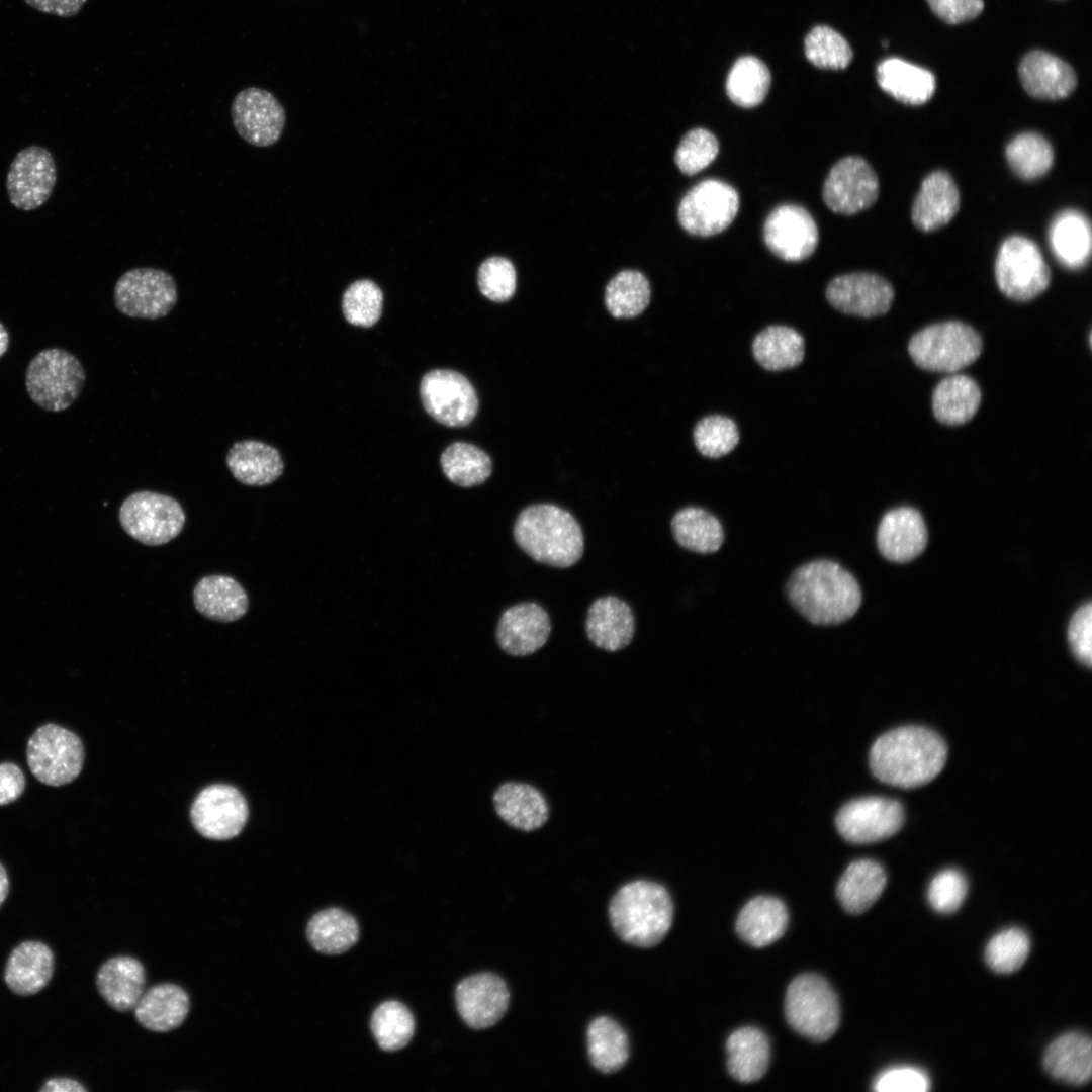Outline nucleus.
Segmentation results:
<instances>
[{
	"instance_id": "nucleus-1",
	"label": "nucleus",
	"mask_w": 1092,
	"mask_h": 1092,
	"mask_svg": "<svg viewBox=\"0 0 1092 1092\" xmlns=\"http://www.w3.org/2000/svg\"><path fill=\"white\" fill-rule=\"evenodd\" d=\"M947 747L934 731L905 726L880 736L870 750L874 776L883 783L911 789L932 781L943 768Z\"/></svg>"
},
{
	"instance_id": "nucleus-2",
	"label": "nucleus",
	"mask_w": 1092,
	"mask_h": 1092,
	"mask_svg": "<svg viewBox=\"0 0 1092 1092\" xmlns=\"http://www.w3.org/2000/svg\"><path fill=\"white\" fill-rule=\"evenodd\" d=\"M786 589L794 608L816 625L843 623L861 604L856 579L831 560H814L800 566L791 575Z\"/></svg>"
},
{
	"instance_id": "nucleus-3",
	"label": "nucleus",
	"mask_w": 1092,
	"mask_h": 1092,
	"mask_svg": "<svg viewBox=\"0 0 1092 1092\" xmlns=\"http://www.w3.org/2000/svg\"><path fill=\"white\" fill-rule=\"evenodd\" d=\"M517 544L534 560L555 567H569L581 558L583 535L575 518L551 504L523 510L514 526Z\"/></svg>"
},
{
	"instance_id": "nucleus-4",
	"label": "nucleus",
	"mask_w": 1092,
	"mask_h": 1092,
	"mask_svg": "<svg viewBox=\"0 0 1092 1092\" xmlns=\"http://www.w3.org/2000/svg\"><path fill=\"white\" fill-rule=\"evenodd\" d=\"M609 915L622 940L639 947H652L667 934L673 906L663 886L638 880L618 890L610 903Z\"/></svg>"
},
{
	"instance_id": "nucleus-5",
	"label": "nucleus",
	"mask_w": 1092,
	"mask_h": 1092,
	"mask_svg": "<svg viewBox=\"0 0 1092 1092\" xmlns=\"http://www.w3.org/2000/svg\"><path fill=\"white\" fill-rule=\"evenodd\" d=\"M982 350L978 332L958 321L929 325L914 334L908 344L913 362L932 372H958L974 363Z\"/></svg>"
},
{
	"instance_id": "nucleus-6",
	"label": "nucleus",
	"mask_w": 1092,
	"mask_h": 1092,
	"mask_svg": "<svg viewBox=\"0 0 1092 1092\" xmlns=\"http://www.w3.org/2000/svg\"><path fill=\"white\" fill-rule=\"evenodd\" d=\"M86 380L80 360L60 348L44 349L29 362L25 386L30 399L49 412L70 407L79 397Z\"/></svg>"
},
{
	"instance_id": "nucleus-7",
	"label": "nucleus",
	"mask_w": 1092,
	"mask_h": 1092,
	"mask_svg": "<svg viewBox=\"0 0 1092 1092\" xmlns=\"http://www.w3.org/2000/svg\"><path fill=\"white\" fill-rule=\"evenodd\" d=\"M785 1012L793 1029L816 1041L830 1038L840 1020L835 992L815 974H803L791 982L786 993Z\"/></svg>"
},
{
	"instance_id": "nucleus-8",
	"label": "nucleus",
	"mask_w": 1092,
	"mask_h": 1092,
	"mask_svg": "<svg viewBox=\"0 0 1092 1092\" xmlns=\"http://www.w3.org/2000/svg\"><path fill=\"white\" fill-rule=\"evenodd\" d=\"M994 270L1000 291L1016 301L1037 297L1051 282V271L1040 249L1024 236H1011L1002 242Z\"/></svg>"
},
{
	"instance_id": "nucleus-9",
	"label": "nucleus",
	"mask_w": 1092,
	"mask_h": 1092,
	"mask_svg": "<svg viewBox=\"0 0 1092 1092\" xmlns=\"http://www.w3.org/2000/svg\"><path fill=\"white\" fill-rule=\"evenodd\" d=\"M186 516L174 497L150 490L129 494L119 509L123 530L148 546L166 544L182 531Z\"/></svg>"
},
{
	"instance_id": "nucleus-10",
	"label": "nucleus",
	"mask_w": 1092,
	"mask_h": 1092,
	"mask_svg": "<svg viewBox=\"0 0 1092 1092\" xmlns=\"http://www.w3.org/2000/svg\"><path fill=\"white\" fill-rule=\"evenodd\" d=\"M84 757L80 738L56 724L40 726L27 742L29 769L39 782L49 786L58 787L75 780L82 770Z\"/></svg>"
},
{
	"instance_id": "nucleus-11",
	"label": "nucleus",
	"mask_w": 1092,
	"mask_h": 1092,
	"mask_svg": "<svg viewBox=\"0 0 1092 1092\" xmlns=\"http://www.w3.org/2000/svg\"><path fill=\"white\" fill-rule=\"evenodd\" d=\"M113 299L117 310L126 316L159 320L175 307L178 290L174 277L167 271L140 267L117 279Z\"/></svg>"
},
{
	"instance_id": "nucleus-12",
	"label": "nucleus",
	"mask_w": 1092,
	"mask_h": 1092,
	"mask_svg": "<svg viewBox=\"0 0 1092 1092\" xmlns=\"http://www.w3.org/2000/svg\"><path fill=\"white\" fill-rule=\"evenodd\" d=\"M739 209V195L730 184L706 179L693 186L677 209L680 225L698 237H710L726 230Z\"/></svg>"
},
{
	"instance_id": "nucleus-13",
	"label": "nucleus",
	"mask_w": 1092,
	"mask_h": 1092,
	"mask_svg": "<svg viewBox=\"0 0 1092 1092\" xmlns=\"http://www.w3.org/2000/svg\"><path fill=\"white\" fill-rule=\"evenodd\" d=\"M426 412L447 427H464L476 416L478 398L470 381L459 372L436 369L426 373L420 384Z\"/></svg>"
},
{
	"instance_id": "nucleus-14",
	"label": "nucleus",
	"mask_w": 1092,
	"mask_h": 1092,
	"mask_svg": "<svg viewBox=\"0 0 1092 1092\" xmlns=\"http://www.w3.org/2000/svg\"><path fill=\"white\" fill-rule=\"evenodd\" d=\"M57 181V167L51 152L31 145L13 158L7 175L6 190L10 203L17 209L31 211L42 206L51 197Z\"/></svg>"
},
{
	"instance_id": "nucleus-15",
	"label": "nucleus",
	"mask_w": 1092,
	"mask_h": 1092,
	"mask_svg": "<svg viewBox=\"0 0 1092 1092\" xmlns=\"http://www.w3.org/2000/svg\"><path fill=\"white\" fill-rule=\"evenodd\" d=\"M904 823L900 802L884 797H864L845 804L835 824L840 835L857 844L873 843L897 833Z\"/></svg>"
},
{
	"instance_id": "nucleus-16",
	"label": "nucleus",
	"mask_w": 1092,
	"mask_h": 1092,
	"mask_svg": "<svg viewBox=\"0 0 1092 1092\" xmlns=\"http://www.w3.org/2000/svg\"><path fill=\"white\" fill-rule=\"evenodd\" d=\"M879 191V179L872 166L860 157L848 156L831 168L822 194L833 212L853 215L871 207Z\"/></svg>"
},
{
	"instance_id": "nucleus-17",
	"label": "nucleus",
	"mask_w": 1092,
	"mask_h": 1092,
	"mask_svg": "<svg viewBox=\"0 0 1092 1092\" xmlns=\"http://www.w3.org/2000/svg\"><path fill=\"white\" fill-rule=\"evenodd\" d=\"M231 115L237 133L260 148L272 146L280 139L286 119L284 107L273 93L255 86L236 94Z\"/></svg>"
},
{
	"instance_id": "nucleus-18",
	"label": "nucleus",
	"mask_w": 1092,
	"mask_h": 1092,
	"mask_svg": "<svg viewBox=\"0 0 1092 1092\" xmlns=\"http://www.w3.org/2000/svg\"><path fill=\"white\" fill-rule=\"evenodd\" d=\"M249 815L241 792L230 785L215 784L203 789L191 807V820L204 837L226 840L237 836Z\"/></svg>"
},
{
	"instance_id": "nucleus-19",
	"label": "nucleus",
	"mask_w": 1092,
	"mask_h": 1092,
	"mask_svg": "<svg viewBox=\"0 0 1092 1092\" xmlns=\"http://www.w3.org/2000/svg\"><path fill=\"white\" fill-rule=\"evenodd\" d=\"M763 240L777 257L798 262L814 253L819 233L813 216L804 207L782 204L767 215L763 224Z\"/></svg>"
},
{
	"instance_id": "nucleus-20",
	"label": "nucleus",
	"mask_w": 1092,
	"mask_h": 1092,
	"mask_svg": "<svg viewBox=\"0 0 1092 1092\" xmlns=\"http://www.w3.org/2000/svg\"><path fill=\"white\" fill-rule=\"evenodd\" d=\"M894 297V288L888 280L866 272L837 276L826 288V298L835 309L861 317L886 313Z\"/></svg>"
},
{
	"instance_id": "nucleus-21",
	"label": "nucleus",
	"mask_w": 1092,
	"mask_h": 1092,
	"mask_svg": "<svg viewBox=\"0 0 1092 1092\" xmlns=\"http://www.w3.org/2000/svg\"><path fill=\"white\" fill-rule=\"evenodd\" d=\"M456 1007L462 1020L473 1029H485L502 1019L510 1001L505 981L492 973H479L462 980L455 990Z\"/></svg>"
},
{
	"instance_id": "nucleus-22",
	"label": "nucleus",
	"mask_w": 1092,
	"mask_h": 1092,
	"mask_svg": "<svg viewBox=\"0 0 1092 1092\" xmlns=\"http://www.w3.org/2000/svg\"><path fill=\"white\" fill-rule=\"evenodd\" d=\"M551 624L547 612L536 603H522L507 609L496 628L500 648L514 656L536 652L548 640Z\"/></svg>"
},
{
	"instance_id": "nucleus-23",
	"label": "nucleus",
	"mask_w": 1092,
	"mask_h": 1092,
	"mask_svg": "<svg viewBox=\"0 0 1092 1092\" xmlns=\"http://www.w3.org/2000/svg\"><path fill=\"white\" fill-rule=\"evenodd\" d=\"M881 554L893 562H908L920 555L927 544V530L920 513L909 507L889 511L877 533Z\"/></svg>"
},
{
	"instance_id": "nucleus-24",
	"label": "nucleus",
	"mask_w": 1092,
	"mask_h": 1092,
	"mask_svg": "<svg viewBox=\"0 0 1092 1092\" xmlns=\"http://www.w3.org/2000/svg\"><path fill=\"white\" fill-rule=\"evenodd\" d=\"M1018 74L1024 90L1037 99L1066 98L1077 85L1076 73L1068 63L1039 50L1031 51L1022 58Z\"/></svg>"
},
{
	"instance_id": "nucleus-25",
	"label": "nucleus",
	"mask_w": 1092,
	"mask_h": 1092,
	"mask_svg": "<svg viewBox=\"0 0 1092 1092\" xmlns=\"http://www.w3.org/2000/svg\"><path fill=\"white\" fill-rule=\"evenodd\" d=\"M960 208V192L945 171L928 174L921 183L912 205L911 218L922 232H933L947 224Z\"/></svg>"
},
{
	"instance_id": "nucleus-26",
	"label": "nucleus",
	"mask_w": 1092,
	"mask_h": 1092,
	"mask_svg": "<svg viewBox=\"0 0 1092 1092\" xmlns=\"http://www.w3.org/2000/svg\"><path fill=\"white\" fill-rule=\"evenodd\" d=\"M233 477L248 486H264L276 481L284 471L280 452L273 446L253 439L235 442L225 457Z\"/></svg>"
},
{
	"instance_id": "nucleus-27",
	"label": "nucleus",
	"mask_w": 1092,
	"mask_h": 1092,
	"mask_svg": "<svg viewBox=\"0 0 1092 1092\" xmlns=\"http://www.w3.org/2000/svg\"><path fill=\"white\" fill-rule=\"evenodd\" d=\"M145 968L130 956L110 958L96 976L98 992L110 1007L120 1012L134 1008L145 992Z\"/></svg>"
},
{
	"instance_id": "nucleus-28",
	"label": "nucleus",
	"mask_w": 1092,
	"mask_h": 1092,
	"mask_svg": "<svg viewBox=\"0 0 1092 1092\" xmlns=\"http://www.w3.org/2000/svg\"><path fill=\"white\" fill-rule=\"evenodd\" d=\"M585 629L596 646L607 651H618L631 642L635 620L627 603L616 597H603L589 607Z\"/></svg>"
},
{
	"instance_id": "nucleus-29",
	"label": "nucleus",
	"mask_w": 1092,
	"mask_h": 1092,
	"mask_svg": "<svg viewBox=\"0 0 1092 1092\" xmlns=\"http://www.w3.org/2000/svg\"><path fill=\"white\" fill-rule=\"evenodd\" d=\"M54 954L40 941H24L10 953L4 980L11 991L28 996L42 990L54 973Z\"/></svg>"
},
{
	"instance_id": "nucleus-30",
	"label": "nucleus",
	"mask_w": 1092,
	"mask_h": 1092,
	"mask_svg": "<svg viewBox=\"0 0 1092 1092\" xmlns=\"http://www.w3.org/2000/svg\"><path fill=\"white\" fill-rule=\"evenodd\" d=\"M190 1008L187 992L172 983H162L146 990L134 1006L138 1022L154 1032H168L179 1027Z\"/></svg>"
},
{
	"instance_id": "nucleus-31",
	"label": "nucleus",
	"mask_w": 1092,
	"mask_h": 1092,
	"mask_svg": "<svg viewBox=\"0 0 1092 1092\" xmlns=\"http://www.w3.org/2000/svg\"><path fill=\"white\" fill-rule=\"evenodd\" d=\"M1043 1067L1056 1080L1068 1085H1084L1092 1074V1043L1082 1032H1068L1049 1044Z\"/></svg>"
},
{
	"instance_id": "nucleus-32",
	"label": "nucleus",
	"mask_w": 1092,
	"mask_h": 1092,
	"mask_svg": "<svg viewBox=\"0 0 1092 1092\" xmlns=\"http://www.w3.org/2000/svg\"><path fill=\"white\" fill-rule=\"evenodd\" d=\"M193 603L202 616L222 623L239 620L249 608L244 587L223 574L202 577L193 589Z\"/></svg>"
},
{
	"instance_id": "nucleus-33",
	"label": "nucleus",
	"mask_w": 1092,
	"mask_h": 1092,
	"mask_svg": "<svg viewBox=\"0 0 1092 1092\" xmlns=\"http://www.w3.org/2000/svg\"><path fill=\"white\" fill-rule=\"evenodd\" d=\"M876 76L879 86L904 104H924L936 88L935 77L930 71L899 58L882 61Z\"/></svg>"
},
{
	"instance_id": "nucleus-34",
	"label": "nucleus",
	"mask_w": 1092,
	"mask_h": 1092,
	"mask_svg": "<svg viewBox=\"0 0 1092 1092\" xmlns=\"http://www.w3.org/2000/svg\"><path fill=\"white\" fill-rule=\"evenodd\" d=\"M1049 243L1061 265L1068 269L1084 267L1090 259L1092 247L1088 217L1076 209L1060 212L1050 225Z\"/></svg>"
},
{
	"instance_id": "nucleus-35",
	"label": "nucleus",
	"mask_w": 1092,
	"mask_h": 1092,
	"mask_svg": "<svg viewBox=\"0 0 1092 1092\" xmlns=\"http://www.w3.org/2000/svg\"><path fill=\"white\" fill-rule=\"evenodd\" d=\"M493 804L506 823L523 831L540 828L549 815L545 798L529 784L507 782L500 785L493 795Z\"/></svg>"
},
{
	"instance_id": "nucleus-36",
	"label": "nucleus",
	"mask_w": 1092,
	"mask_h": 1092,
	"mask_svg": "<svg viewBox=\"0 0 1092 1092\" xmlns=\"http://www.w3.org/2000/svg\"><path fill=\"white\" fill-rule=\"evenodd\" d=\"M788 919L787 908L781 900L760 896L742 908L736 920V931L746 943L763 947L785 933Z\"/></svg>"
},
{
	"instance_id": "nucleus-37",
	"label": "nucleus",
	"mask_w": 1092,
	"mask_h": 1092,
	"mask_svg": "<svg viewBox=\"0 0 1092 1092\" xmlns=\"http://www.w3.org/2000/svg\"><path fill=\"white\" fill-rule=\"evenodd\" d=\"M886 883V872L879 862L858 859L844 871L837 884L836 895L845 911L860 914L878 900Z\"/></svg>"
},
{
	"instance_id": "nucleus-38",
	"label": "nucleus",
	"mask_w": 1092,
	"mask_h": 1092,
	"mask_svg": "<svg viewBox=\"0 0 1092 1092\" xmlns=\"http://www.w3.org/2000/svg\"><path fill=\"white\" fill-rule=\"evenodd\" d=\"M981 397V389L973 378L964 374H951L943 378L933 390V415L944 425L965 424L977 413Z\"/></svg>"
},
{
	"instance_id": "nucleus-39",
	"label": "nucleus",
	"mask_w": 1092,
	"mask_h": 1092,
	"mask_svg": "<svg viewBox=\"0 0 1092 1092\" xmlns=\"http://www.w3.org/2000/svg\"><path fill=\"white\" fill-rule=\"evenodd\" d=\"M727 1066L738 1081L750 1083L766 1073L769 1064V1043L765 1034L755 1027H742L728 1038Z\"/></svg>"
},
{
	"instance_id": "nucleus-40",
	"label": "nucleus",
	"mask_w": 1092,
	"mask_h": 1092,
	"mask_svg": "<svg viewBox=\"0 0 1092 1092\" xmlns=\"http://www.w3.org/2000/svg\"><path fill=\"white\" fill-rule=\"evenodd\" d=\"M310 945L324 954H340L350 949L359 938L355 918L339 908H329L314 914L306 927Z\"/></svg>"
},
{
	"instance_id": "nucleus-41",
	"label": "nucleus",
	"mask_w": 1092,
	"mask_h": 1092,
	"mask_svg": "<svg viewBox=\"0 0 1092 1092\" xmlns=\"http://www.w3.org/2000/svg\"><path fill=\"white\" fill-rule=\"evenodd\" d=\"M755 360L766 370L781 371L798 366L804 358L803 337L787 326H769L756 335L752 344Z\"/></svg>"
},
{
	"instance_id": "nucleus-42",
	"label": "nucleus",
	"mask_w": 1092,
	"mask_h": 1092,
	"mask_svg": "<svg viewBox=\"0 0 1092 1092\" xmlns=\"http://www.w3.org/2000/svg\"><path fill=\"white\" fill-rule=\"evenodd\" d=\"M675 541L684 548L702 554L716 552L724 541V531L719 520L706 510L688 507L679 510L671 520Z\"/></svg>"
},
{
	"instance_id": "nucleus-43",
	"label": "nucleus",
	"mask_w": 1092,
	"mask_h": 1092,
	"mask_svg": "<svg viewBox=\"0 0 1092 1092\" xmlns=\"http://www.w3.org/2000/svg\"><path fill=\"white\" fill-rule=\"evenodd\" d=\"M587 1048L593 1066L610 1074L623 1068L629 1059V1040L624 1029L613 1019L601 1016L587 1028Z\"/></svg>"
},
{
	"instance_id": "nucleus-44",
	"label": "nucleus",
	"mask_w": 1092,
	"mask_h": 1092,
	"mask_svg": "<svg viewBox=\"0 0 1092 1092\" xmlns=\"http://www.w3.org/2000/svg\"><path fill=\"white\" fill-rule=\"evenodd\" d=\"M767 66L754 56L739 58L728 73L726 93L738 106L750 108L759 105L770 86Z\"/></svg>"
},
{
	"instance_id": "nucleus-45",
	"label": "nucleus",
	"mask_w": 1092,
	"mask_h": 1092,
	"mask_svg": "<svg viewBox=\"0 0 1092 1092\" xmlns=\"http://www.w3.org/2000/svg\"><path fill=\"white\" fill-rule=\"evenodd\" d=\"M440 464L445 476L462 487L483 483L491 474L490 457L480 448L465 442H455L441 455Z\"/></svg>"
},
{
	"instance_id": "nucleus-46",
	"label": "nucleus",
	"mask_w": 1092,
	"mask_h": 1092,
	"mask_svg": "<svg viewBox=\"0 0 1092 1092\" xmlns=\"http://www.w3.org/2000/svg\"><path fill=\"white\" fill-rule=\"evenodd\" d=\"M1005 156L1012 171L1027 181L1045 175L1054 162L1052 145L1036 132H1022L1014 136L1006 146Z\"/></svg>"
},
{
	"instance_id": "nucleus-47",
	"label": "nucleus",
	"mask_w": 1092,
	"mask_h": 1092,
	"mask_svg": "<svg viewBox=\"0 0 1092 1092\" xmlns=\"http://www.w3.org/2000/svg\"><path fill=\"white\" fill-rule=\"evenodd\" d=\"M650 285L646 277L635 270H624L608 283L605 303L617 318H630L644 311L650 301Z\"/></svg>"
},
{
	"instance_id": "nucleus-48",
	"label": "nucleus",
	"mask_w": 1092,
	"mask_h": 1092,
	"mask_svg": "<svg viewBox=\"0 0 1092 1092\" xmlns=\"http://www.w3.org/2000/svg\"><path fill=\"white\" fill-rule=\"evenodd\" d=\"M370 1027L381 1050L395 1052L406 1046L413 1038L415 1020L405 1005L386 1001L374 1010Z\"/></svg>"
},
{
	"instance_id": "nucleus-49",
	"label": "nucleus",
	"mask_w": 1092,
	"mask_h": 1092,
	"mask_svg": "<svg viewBox=\"0 0 1092 1092\" xmlns=\"http://www.w3.org/2000/svg\"><path fill=\"white\" fill-rule=\"evenodd\" d=\"M804 51L817 68L841 70L852 60V50L846 39L826 25L814 27L806 36Z\"/></svg>"
},
{
	"instance_id": "nucleus-50",
	"label": "nucleus",
	"mask_w": 1092,
	"mask_h": 1092,
	"mask_svg": "<svg viewBox=\"0 0 1092 1092\" xmlns=\"http://www.w3.org/2000/svg\"><path fill=\"white\" fill-rule=\"evenodd\" d=\"M1030 949V939L1025 931L1017 927L1003 929L987 943L985 961L995 972L1010 974L1026 961Z\"/></svg>"
},
{
	"instance_id": "nucleus-51",
	"label": "nucleus",
	"mask_w": 1092,
	"mask_h": 1092,
	"mask_svg": "<svg viewBox=\"0 0 1092 1092\" xmlns=\"http://www.w3.org/2000/svg\"><path fill=\"white\" fill-rule=\"evenodd\" d=\"M383 293L371 280L352 283L342 299L345 318L354 326L369 328L376 324L382 312Z\"/></svg>"
},
{
	"instance_id": "nucleus-52",
	"label": "nucleus",
	"mask_w": 1092,
	"mask_h": 1092,
	"mask_svg": "<svg viewBox=\"0 0 1092 1092\" xmlns=\"http://www.w3.org/2000/svg\"><path fill=\"white\" fill-rule=\"evenodd\" d=\"M694 441L699 452L709 458H719L730 453L739 442L736 424L721 415L702 419L694 429Z\"/></svg>"
},
{
	"instance_id": "nucleus-53",
	"label": "nucleus",
	"mask_w": 1092,
	"mask_h": 1092,
	"mask_svg": "<svg viewBox=\"0 0 1092 1092\" xmlns=\"http://www.w3.org/2000/svg\"><path fill=\"white\" fill-rule=\"evenodd\" d=\"M718 152V140L711 131L694 128L680 141L674 161L684 174L692 176L707 168L716 159Z\"/></svg>"
},
{
	"instance_id": "nucleus-54",
	"label": "nucleus",
	"mask_w": 1092,
	"mask_h": 1092,
	"mask_svg": "<svg viewBox=\"0 0 1092 1092\" xmlns=\"http://www.w3.org/2000/svg\"><path fill=\"white\" fill-rule=\"evenodd\" d=\"M477 281L485 297L496 302L507 301L516 291L517 277L514 265L503 257L488 258L479 266Z\"/></svg>"
},
{
	"instance_id": "nucleus-55",
	"label": "nucleus",
	"mask_w": 1092,
	"mask_h": 1092,
	"mask_svg": "<svg viewBox=\"0 0 1092 1092\" xmlns=\"http://www.w3.org/2000/svg\"><path fill=\"white\" fill-rule=\"evenodd\" d=\"M968 891L966 877L957 869H945L936 874L927 890V900L936 912L948 914L963 904Z\"/></svg>"
},
{
	"instance_id": "nucleus-56",
	"label": "nucleus",
	"mask_w": 1092,
	"mask_h": 1092,
	"mask_svg": "<svg viewBox=\"0 0 1092 1092\" xmlns=\"http://www.w3.org/2000/svg\"><path fill=\"white\" fill-rule=\"evenodd\" d=\"M873 1088L879 1092H925L930 1088V1080L921 1069L898 1066L881 1072Z\"/></svg>"
},
{
	"instance_id": "nucleus-57",
	"label": "nucleus",
	"mask_w": 1092,
	"mask_h": 1092,
	"mask_svg": "<svg viewBox=\"0 0 1092 1092\" xmlns=\"http://www.w3.org/2000/svg\"><path fill=\"white\" fill-rule=\"evenodd\" d=\"M1092 604L1081 606L1073 615L1069 628L1068 640L1074 655L1083 664L1092 665Z\"/></svg>"
},
{
	"instance_id": "nucleus-58",
	"label": "nucleus",
	"mask_w": 1092,
	"mask_h": 1092,
	"mask_svg": "<svg viewBox=\"0 0 1092 1092\" xmlns=\"http://www.w3.org/2000/svg\"><path fill=\"white\" fill-rule=\"evenodd\" d=\"M931 10L943 21L957 24L978 16L984 0H926Z\"/></svg>"
},
{
	"instance_id": "nucleus-59",
	"label": "nucleus",
	"mask_w": 1092,
	"mask_h": 1092,
	"mask_svg": "<svg viewBox=\"0 0 1092 1092\" xmlns=\"http://www.w3.org/2000/svg\"><path fill=\"white\" fill-rule=\"evenodd\" d=\"M25 788L21 768L12 762L0 763V806L16 801Z\"/></svg>"
},
{
	"instance_id": "nucleus-60",
	"label": "nucleus",
	"mask_w": 1092,
	"mask_h": 1092,
	"mask_svg": "<svg viewBox=\"0 0 1092 1092\" xmlns=\"http://www.w3.org/2000/svg\"><path fill=\"white\" fill-rule=\"evenodd\" d=\"M88 0H24L31 8L58 17L69 18L78 14Z\"/></svg>"
},
{
	"instance_id": "nucleus-61",
	"label": "nucleus",
	"mask_w": 1092,
	"mask_h": 1092,
	"mask_svg": "<svg viewBox=\"0 0 1092 1092\" xmlns=\"http://www.w3.org/2000/svg\"><path fill=\"white\" fill-rule=\"evenodd\" d=\"M41 1092H85L87 1089L78 1081L70 1078H53L47 1081Z\"/></svg>"
},
{
	"instance_id": "nucleus-62",
	"label": "nucleus",
	"mask_w": 1092,
	"mask_h": 1092,
	"mask_svg": "<svg viewBox=\"0 0 1092 1092\" xmlns=\"http://www.w3.org/2000/svg\"><path fill=\"white\" fill-rule=\"evenodd\" d=\"M9 892V880L5 868L0 863V906Z\"/></svg>"
},
{
	"instance_id": "nucleus-63",
	"label": "nucleus",
	"mask_w": 1092,
	"mask_h": 1092,
	"mask_svg": "<svg viewBox=\"0 0 1092 1092\" xmlns=\"http://www.w3.org/2000/svg\"><path fill=\"white\" fill-rule=\"evenodd\" d=\"M9 346V334L4 325L0 322V357H2L8 350Z\"/></svg>"
}]
</instances>
